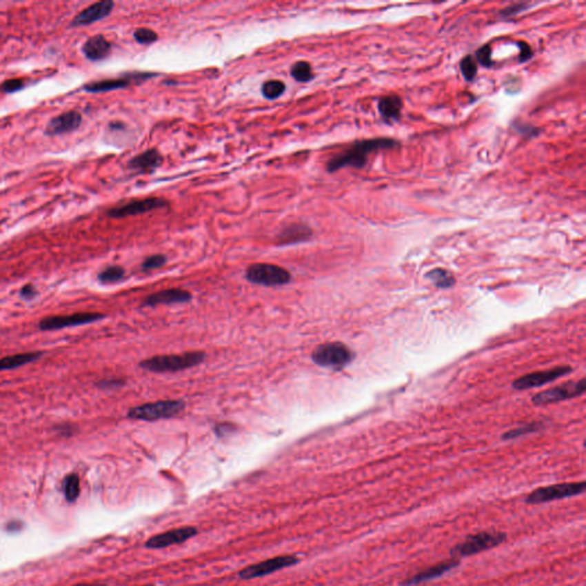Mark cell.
Returning <instances> with one entry per match:
<instances>
[{"mask_svg":"<svg viewBox=\"0 0 586 586\" xmlns=\"http://www.w3.org/2000/svg\"><path fill=\"white\" fill-rule=\"evenodd\" d=\"M43 356L41 352H31V353L15 354L10 356L0 358V371L13 370L17 367H23L26 364L31 363Z\"/></svg>","mask_w":586,"mask_h":586,"instance_id":"obj_23","label":"cell"},{"mask_svg":"<svg viewBox=\"0 0 586 586\" xmlns=\"http://www.w3.org/2000/svg\"><path fill=\"white\" fill-rule=\"evenodd\" d=\"M166 261H168V258H166L164 254H155V256H148V258L145 259V261L142 263V270H157V268H161V267L164 266Z\"/></svg>","mask_w":586,"mask_h":586,"instance_id":"obj_33","label":"cell"},{"mask_svg":"<svg viewBox=\"0 0 586 586\" xmlns=\"http://www.w3.org/2000/svg\"><path fill=\"white\" fill-rule=\"evenodd\" d=\"M125 275V270L121 266H110L99 274L98 279L102 283H114L121 281Z\"/></svg>","mask_w":586,"mask_h":586,"instance_id":"obj_29","label":"cell"},{"mask_svg":"<svg viewBox=\"0 0 586 586\" xmlns=\"http://www.w3.org/2000/svg\"><path fill=\"white\" fill-rule=\"evenodd\" d=\"M299 563V559L296 556H279L272 559L265 560L261 563L251 565L244 569L239 572V577L241 580H253L259 577L267 576L270 574L276 573L279 570L284 569L287 567H292Z\"/></svg>","mask_w":586,"mask_h":586,"instance_id":"obj_10","label":"cell"},{"mask_svg":"<svg viewBox=\"0 0 586 586\" xmlns=\"http://www.w3.org/2000/svg\"><path fill=\"white\" fill-rule=\"evenodd\" d=\"M143 586H155V585H152V584H148V585H143Z\"/></svg>","mask_w":586,"mask_h":586,"instance_id":"obj_41","label":"cell"},{"mask_svg":"<svg viewBox=\"0 0 586 586\" xmlns=\"http://www.w3.org/2000/svg\"><path fill=\"white\" fill-rule=\"evenodd\" d=\"M507 540V534L498 530H483L467 536L463 542L457 543L450 549V556L462 560L463 558L480 554L489 549H495Z\"/></svg>","mask_w":586,"mask_h":586,"instance_id":"obj_2","label":"cell"},{"mask_svg":"<svg viewBox=\"0 0 586 586\" xmlns=\"http://www.w3.org/2000/svg\"><path fill=\"white\" fill-rule=\"evenodd\" d=\"M585 391L586 381L583 378L580 381H572L556 387L539 392L532 396V401L535 405H552L556 402L578 398L580 395H583Z\"/></svg>","mask_w":586,"mask_h":586,"instance_id":"obj_8","label":"cell"},{"mask_svg":"<svg viewBox=\"0 0 586 586\" xmlns=\"http://www.w3.org/2000/svg\"><path fill=\"white\" fill-rule=\"evenodd\" d=\"M192 300V293L183 289H169L159 291L145 298L143 307H154L156 305H171V303H188Z\"/></svg>","mask_w":586,"mask_h":586,"instance_id":"obj_19","label":"cell"},{"mask_svg":"<svg viewBox=\"0 0 586 586\" xmlns=\"http://www.w3.org/2000/svg\"><path fill=\"white\" fill-rule=\"evenodd\" d=\"M197 534H199V530L195 527H181V528L172 529L169 532L152 536V538H149L145 542V546L147 549H165L169 546L187 542L192 537H195Z\"/></svg>","mask_w":586,"mask_h":586,"instance_id":"obj_15","label":"cell"},{"mask_svg":"<svg viewBox=\"0 0 586 586\" xmlns=\"http://www.w3.org/2000/svg\"><path fill=\"white\" fill-rule=\"evenodd\" d=\"M542 427L543 424L542 423H539V421L529 423V424L523 425V426H520V427L514 428V430L506 432V433L503 434L502 438L503 440H514V438H520V436H523V435L530 434V433H536V432H538Z\"/></svg>","mask_w":586,"mask_h":586,"instance_id":"obj_28","label":"cell"},{"mask_svg":"<svg viewBox=\"0 0 586 586\" xmlns=\"http://www.w3.org/2000/svg\"><path fill=\"white\" fill-rule=\"evenodd\" d=\"M459 566H461V560L450 556V559L443 560L441 563H435L433 566L427 567L426 569L421 570V572L407 577L405 580H402L400 585L417 586L419 584L427 583L431 580H436L438 577L443 576L445 574L456 569Z\"/></svg>","mask_w":586,"mask_h":586,"instance_id":"obj_13","label":"cell"},{"mask_svg":"<svg viewBox=\"0 0 586 586\" xmlns=\"http://www.w3.org/2000/svg\"><path fill=\"white\" fill-rule=\"evenodd\" d=\"M461 71L463 76L467 81H474L478 72V63L475 61L474 57L472 55H466L465 58L461 61Z\"/></svg>","mask_w":586,"mask_h":586,"instance_id":"obj_30","label":"cell"},{"mask_svg":"<svg viewBox=\"0 0 586 586\" xmlns=\"http://www.w3.org/2000/svg\"><path fill=\"white\" fill-rule=\"evenodd\" d=\"M135 41L141 45H150L159 39V34L149 28H139L133 34Z\"/></svg>","mask_w":586,"mask_h":586,"instance_id":"obj_31","label":"cell"},{"mask_svg":"<svg viewBox=\"0 0 586 586\" xmlns=\"http://www.w3.org/2000/svg\"><path fill=\"white\" fill-rule=\"evenodd\" d=\"M355 354L344 343H327L317 346L312 354L314 363L322 367L341 370L353 362Z\"/></svg>","mask_w":586,"mask_h":586,"instance_id":"obj_5","label":"cell"},{"mask_svg":"<svg viewBox=\"0 0 586 586\" xmlns=\"http://www.w3.org/2000/svg\"><path fill=\"white\" fill-rule=\"evenodd\" d=\"M205 358L203 352H190L181 355H159L142 361L140 367L145 370L161 374V372H176L196 367Z\"/></svg>","mask_w":586,"mask_h":586,"instance_id":"obj_3","label":"cell"},{"mask_svg":"<svg viewBox=\"0 0 586 586\" xmlns=\"http://www.w3.org/2000/svg\"><path fill=\"white\" fill-rule=\"evenodd\" d=\"M115 7L112 0H101L98 3H92L77 14L71 21L70 27H85L95 23L109 17Z\"/></svg>","mask_w":586,"mask_h":586,"instance_id":"obj_16","label":"cell"},{"mask_svg":"<svg viewBox=\"0 0 586 586\" xmlns=\"http://www.w3.org/2000/svg\"><path fill=\"white\" fill-rule=\"evenodd\" d=\"M81 51L88 60L93 61V62L101 61L110 54L112 44L105 36L97 34L85 41Z\"/></svg>","mask_w":586,"mask_h":586,"instance_id":"obj_20","label":"cell"},{"mask_svg":"<svg viewBox=\"0 0 586 586\" xmlns=\"http://www.w3.org/2000/svg\"><path fill=\"white\" fill-rule=\"evenodd\" d=\"M513 128L516 131L519 132L520 134L523 135V137H528V138H532V137H537L539 134V128H535V126H532L530 124H526V123H523V121H516L514 125H513Z\"/></svg>","mask_w":586,"mask_h":586,"instance_id":"obj_35","label":"cell"},{"mask_svg":"<svg viewBox=\"0 0 586 586\" xmlns=\"http://www.w3.org/2000/svg\"><path fill=\"white\" fill-rule=\"evenodd\" d=\"M83 123V117L81 112L76 110H69L63 112L57 117L52 118L48 121L45 133L48 137H58V135L68 134L71 132L77 131Z\"/></svg>","mask_w":586,"mask_h":586,"instance_id":"obj_17","label":"cell"},{"mask_svg":"<svg viewBox=\"0 0 586 586\" xmlns=\"http://www.w3.org/2000/svg\"><path fill=\"white\" fill-rule=\"evenodd\" d=\"M169 202L161 197H147V199H134L131 202L119 204L107 211V216L114 219H121L126 216H139L143 213L152 212L154 210L166 209Z\"/></svg>","mask_w":586,"mask_h":586,"instance_id":"obj_9","label":"cell"},{"mask_svg":"<svg viewBox=\"0 0 586 586\" xmlns=\"http://www.w3.org/2000/svg\"><path fill=\"white\" fill-rule=\"evenodd\" d=\"M74 586H105L102 585V584H77V585Z\"/></svg>","mask_w":586,"mask_h":586,"instance_id":"obj_40","label":"cell"},{"mask_svg":"<svg viewBox=\"0 0 586 586\" xmlns=\"http://www.w3.org/2000/svg\"><path fill=\"white\" fill-rule=\"evenodd\" d=\"M492 53V51L490 45H483L475 53L474 59L476 61V63L481 64L483 67L492 68L494 65Z\"/></svg>","mask_w":586,"mask_h":586,"instance_id":"obj_32","label":"cell"},{"mask_svg":"<svg viewBox=\"0 0 586 586\" xmlns=\"http://www.w3.org/2000/svg\"><path fill=\"white\" fill-rule=\"evenodd\" d=\"M105 315L91 312L71 314L65 316L45 317L39 322L38 327L43 331L61 330L65 327H78L84 324L94 323L97 321L102 320Z\"/></svg>","mask_w":586,"mask_h":586,"instance_id":"obj_12","label":"cell"},{"mask_svg":"<svg viewBox=\"0 0 586 586\" xmlns=\"http://www.w3.org/2000/svg\"><path fill=\"white\" fill-rule=\"evenodd\" d=\"M290 72L291 76H292L296 81H299V83H308V81L314 79L312 65H310L308 62H306V61H299V62H296V63L293 64L292 67H291Z\"/></svg>","mask_w":586,"mask_h":586,"instance_id":"obj_26","label":"cell"},{"mask_svg":"<svg viewBox=\"0 0 586 586\" xmlns=\"http://www.w3.org/2000/svg\"><path fill=\"white\" fill-rule=\"evenodd\" d=\"M400 145L395 139L376 138L369 140H361L351 145V148L345 150L339 155L334 156L327 162V171L329 173L337 172L345 168L363 169L367 165L369 155L379 150L394 149Z\"/></svg>","mask_w":586,"mask_h":586,"instance_id":"obj_1","label":"cell"},{"mask_svg":"<svg viewBox=\"0 0 586 586\" xmlns=\"http://www.w3.org/2000/svg\"><path fill=\"white\" fill-rule=\"evenodd\" d=\"M585 490V481L563 482V483L539 487L528 494L526 498L523 499V502L526 503L527 505H540L546 503L583 495Z\"/></svg>","mask_w":586,"mask_h":586,"instance_id":"obj_4","label":"cell"},{"mask_svg":"<svg viewBox=\"0 0 586 586\" xmlns=\"http://www.w3.org/2000/svg\"><path fill=\"white\" fill-rule=\"evenodd\" d=\"M63 492L68 502H74L81 494V481L76 473L67 475L63 481Z\"/></svg>","mask_w":586,"mask_h":586,"instance_id":"obj_25","label":"cell"},{"mask_svg":"<svg viewBox=\"0 0 586 586\" xmlns=\"http://www.w3.org/2000/svg\"><path fill=\"white\" fill-rule=\"evenodd\" d=\"M36 294H37V290H36V287H34L32 284H27V285H24L20 291V296H22L23 299H32Z\"/></svg>","mask_w":586,"mask_h":586,"instance_id":"obj_39","label":"cell"},{"mask_svg":"<svg viewBox=\"0 0 586 586\" xmlns=\"http://www.w3.org/2000/svg\"><path fill=\"white\" fill-rule=\"evenodd\" d=\"M246 280L263 287H280L291 281V274L283 267L272 263H253L246 270Z\"/></svg>","mask_w":586,"mask_h":586,"instance_id":"obj_7","label":"cell"},{"mask_svg":"<svg viewBox=\"0 0 586 586\" xmlns=\"http://www.w3.org/2000/svg\"><path fill=\"white\" fill-rule=\"evenodd\" d=\"M285 88H287V86L283 81L273 79V81L263 83L261 93H263V98L273 101V100H276V99L280 98L281 95L283 94Z\"/></svg>","mask_w":586,"mask_h":586,"instance_id":"obj_27","label":"cell"},{"mask_svg":"<svg viewBox=\"0 0 586 586\" xmlns=\"http://www.w3.org/2000/svg\"><path fill=\"white\" fill-rule=\"evenodd\" d=\"M24 86H26V83H24L23 79H21V78H12V79L3 81L1 86H0V91L3 92V93L10 94V93H15V92L21 91L22 88H24Z\"/></svg>","mask_w":586,"mask_h":586,"instance_id":"obj_34","label":"cell"},{"mask_svg":"<svg viewBox=\"0 0 586 586\" xmlns=\"http://www.w3.org/2000/svg\"><path fill=\"white\" fill-rule=\"evenodd\" d=\"M528 7H530V3H514V5H511V6L506 7V8H504V10H501V13H499V15H501V17H505V19H507V17H514V15H516V14L521 13L523 10H527Z\"/></svg>","mask_w":586,"mask_h":586,"instance_id":"obj_36","label":"cell"},{"mask_svg":"<svg viewBox=\"0 0 586 586\" xmlns=\"http://www.w3.org/2000/svg\"><path fill=\"white\" fill-rule=\"evenodd\" d=\"M185 402L181 400H168V401L145 403L132 408L128 412V417L138 421H154L159 419H168L181 414L185 410Z\"/></svg>","mask_w":586,"mask_h":586,"instance_id":"obj_6","label":"cell"},{"mask_svg":"<svg viewBox=\"0 0 586 586\" xmlns=\"http://www.w3.org/2000/svg\"><path fill=\"white\" fill-rule=\"evenodd\" d=\"M0 38H1V37H0Z\"/></svg>","mask_w":586,"mask_h":586,"instance_id":"obj_42","label":"cell"},{"mask_svg":"<svg viewBox=\"0 0 586 586\" xmlns=\"http://www.w3.org/2000/svg\"><path fill=\"white\" fill-rule=\"evenodd\" d=\"M156 74L149 72H134V74H124L123 77L109 78L102 81H91L85 85L84 91L88 93H103V92L115 91L126 88L137 81H145L148 78L154 77Z\"/></svg>","mask_w":586,"mask_h":586,"instance_id":"obj_14","label":"cell"},{"mask_svg":"<svg viewBox=\"0 0 586 586\" xmlns=\"http://www.w3.org/2000/svg\"><path fill=\"white\" fill-rule=\"evenodd\" d=\"M124 384V381L121 379H105L99 383L98 386L103 390H112V388L121 387V385Z\"/></svg>","mask_w":586,"mask_h":586,"instance_id":"obj_38","label":"cell"},{"mask_svg":"<svg viewBox=\"0 0 586 586\" xmlns=\"http://www.w3.org/2000/svg\"><path fill=\"white\" fill-rule=\"evenodd\" d=\"M425 277L428 281H431L432 283L438 289H450L456 284L455 276L452 275V272L445 268H434L430 270Z\"/></svg>","mask_w":586,"mask_h":586,"instance_id":"obj_24","label":"cell"},{"mask_svg":"<svg viewBox=\"0 0 586 586\" xmlns=\"http://www.w3.org/2000/svg\"><path fill=\"white\" fill-rule=\"evenodd\" d=\"M518 45H519L518 48L520 50L519 62L520 63H525L532 58V48L526 41H519Z\"/></svg>","mask_w":586,"mask_h":586,"instance_id":"obj_37","label":"cell"},{"mask_svg":"<svg viewBox=\"0 0 586 586\" xmlns=\"http://www.w3.org/2000/svg\"><path fill=\"white\" fill-rule=\"evenodd\" d=\"M573 371V367L569 365L552 367L549 370L538 371L532 374H525L513 381L512 387L516 391H527L530 388L540 387L544 385L552 383V381L565 377Z\"/></svg>","mask_w":586,"mask_h":586,"instance_id":"obj_11","label":"cell"},{"mask_svg":"<svg viewBox=\"0 0 586 586\" xmlns=\"http://www.w3.org/2000/svg\"><path fill=\"white\" fill-rule=\"evenodd\" d=\"M402 108H403V101L396 94L386 95L379 99L378 101V110L383 121L386 123L398 121L401 118Z\"/></svg>","mask_w":586,"mask_h":586,"instance_id":"obj_22","label":"cell"},{"mask_svg":"<svg viewBox=\"0 0 586 586\" xmlns=\"http://www.w3.org/2000/svg\"><path fill=\"white\" fill-rule=\"evenodd\" d=\"M163 164V156L157 149H148L128 163V169L138 173L154 172Z\"/></svg>","mask_w":586,"mask_h":586,"instance_id":"obj_18","label":"cell"},{"mask_svg":"<svg viewBox=\"0 0 586 586\" xmlns=\"http://www.w3.org/2000/svg\"><path fill=\"white\" fill-rule=\"evenodd\" d=\"M313 235V232L310 227L303 223H292L283 228V230L277 235V244L279 245H291L296 243L306 242Z\"/></svg>","mask_w":586,"mask_h":586,"instance_id":"obj_21","label":"cell"}]
</instances>
